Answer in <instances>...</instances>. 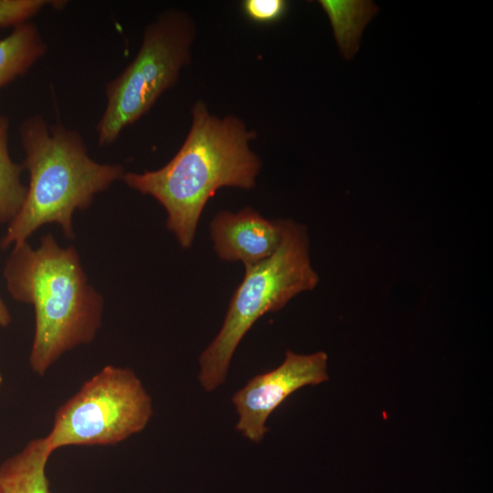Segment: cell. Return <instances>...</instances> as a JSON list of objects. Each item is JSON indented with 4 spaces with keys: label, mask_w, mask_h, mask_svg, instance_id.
<instances>
[{
    "label": "cell",
    "mask_w": 493,
    "mask_h": 493,
    "mask_svg": "<svg viewBox=\"0 0 493 493\" xmlns=\"http://www.w3.org/2000/svg\"><path fill=\"white\" fill-rule=\"evenodd\" d=\"M51 455L44 437L29 441L0 466V493H50L46 470Z\"/></svg>",
    "instance_id": "cell-9"
},
{
    "label": "cell",
    "mask_w": 493,
    "mask_h": 493,
    "mask_svg": "<svg viewBox=\"0 0 493 493\" xmlns=\"http://www.w3.org/2000/svg\"><path fill=\"white\" fill-rule=\"evenodd\" d=\"M152 402L130 368L107 365L56 412L44 437L52 453L71 446L118 444L142 431Z\"/></svg>",
    "instance_id": "cell-6"
},
{
    "label": "cell",
    "mask_w": 493,
    "mask_h": 493,
    "mask_svg": "<svg viewBox=\"0 0 493 493\" xmlns=\"http://www.w3.org/2000/svg\"><path fill=\"white\" fill-rule=\"evenodd\" d=\"M11 322L10 312L0 298V326L6 327Z\"/></svg>",
    "instance_id": "cell-15"
},
{
    "label": "cell",
    "mask_w": 493,
    "mask_h": 493,
    "mask_svg": "<svg viewBox=\"0 0 493 493\" xmlns=\"http://www.w3.org/2000/svg\"><path fill=\"white\" fill-rule=\"evenodd\" d=\"M24 167L16 163L8 151V120L0 115V223H9L25 200L26 187L21 182Z\"/></svg>",
    "instance_id": "cell-12"
},
{
    "label": "cell",
    "mask_w": 493,
    "mask_h": 493,
    "mask_svg": "<svg viewBox=\"0 0 493 493\" xmlns=\"http://www.w3.org/2000/svg\"><path fill=\"white\" fill-rule=\"evenodd\" d=\"M282 224L278 247L265 260L245 267L219 332L200 355L198 379L207 392L224 383L235 351L259 318L280 309L293 297L318 284L305 226L291 219Z\"/></svg>",
    "instance_id": "cell-4"
},
{
    "label": "cell",
    "mask_w": 493,
    "mask_h": 493,
    "mask_svg": "<svg viewBox=\"0 0 493 493\" xmlns=\"http://www.w3.org/2000/svg\"><path fill=\"white\" fill-rule=\"evenodd\" d=\"M4 277L12 298L34 308V372L44 375L64 353L94 340L103 299L89 283L73 246L61 247L52 235L36 248L26 241L15 245Z\"/></svg>",
    "instance_id": "cell-2"
},
{
    "label": "cell",
    "mask_w": 493,
    "mask_h": 493,
    "mask_svg": "<svg viewBox=\"0 0 493 493\" xmlns=\"http://www.w3.org/2000/svg\"><path fill=\"white\" fill-rule=\"evenodd\" d=\"M65 1L57 0H0V27L29 22L47 6L62 8Z\"/></svg>",
    "instance_id": "cell-13"
},
{
    "label": "cell",
    "mask_w": 493,
    "mask_h": 493,
    "mask_svg": "<svg viewBox=\"0 0 493 493\" xmlns=\"http://www.w3.org/2000/svg\"><path fill=\"white\" fill-rule=\"evenodd\" d=\"M47 50L37 26L26 22L0 38V89L26 73Z\"/></svg>",
    "instance_id": "cell-10"
},
{
    "label": "cell",
    "mask_w": 493,
    "mask_h": 493,
    "mask_svg": "<svg viewBox=\"0 0 493 493\" xmlns=\"http://www.w3.org/2000/svg\"><path fill=\"white\" fill-rule=\"evenodd\" d=\"M195 35L194 19L178 9L164 11L146 26L136 57L105 85L107 103L96 126L99 145L113 143L176 84L191 60Z\"/></svg>",
    "instance_id": "cell-5"
},
{
    "label": "cell",
    "mask_w": 493,
    "mask_h": 493,
    "mask_svg": "<svg viewBox=\"0 0 493 493\" xmlns=\"http://www.w3.org/2000/svg\"><path fill=\"white\" fill-rule=\"evenodd\" d=\"M282 221L268 220L251 207L236 213L221 211L209 225L214 249L224 261H240L245 267L255 265L278 247Z\"/></svg>",
    "instance_id": "cell-8"
},
{
    "label": "cell",
    "mask_w": 493,
    "mask_h": 493,
    "mask_svg": "<svg viewBox=\"0 0 493 493\" xmlns=\"http://www.w3.org/2000/svg\"><path fill=\"white\" fill-rule=\"evenodd\" d=\"M327 360L324 351L305 355L288 350L279 366L251 378L232 397L238 415L236 430L259 443L267 432V418L288 396L303 386L329 380Z\"/></svg>",
    "instance_id": "cell-7"
},
{
    "label": "cell",
    "mask_w": 493,
    "mask_h": 493,
    "mask_svg": "<svg viewBox=\"0 0 493 493\" xmlns=\"http://www.w3.org/2000/svg\"><path fill=\"white\" fill-rule=\"evenodd\" d=\"M241 6L246 17L258 24L276 23L288 10V3L285 0H245Z\"/></svg>",
    "instance_id": "cell-14"
},
{
    "label": "cell",
    "mask_w": 493,
    "mask_h": 493,
    "mask_svg": "<svg viewBox=\"0 0 493 493\" xmlns=\"http://www.w3.org/2000/svg\"><path fill=\"white\" fill-rule=\"evenodd\" d=\"M192 124L176 154L162 168L125 173L131 189L152 196L165 209L166 226L183 248L194 241L208 200L223 187L255 186L261 160L251 147L256 132L238 117H217L202 100L192 107Z\"/></svg>",
    "instance_id": "cell-1"
},
{
    "label": "cell",
    "mask_w": 493,
    "mask_h": 493,
    "mask_svg": "<svg viewBox=\"0 0 493 493\" xmlns=\"http://www.w3.org/2000/svg\"><path fill=\"white\" fill-rule=\"evenodd\" d=\"M334 31L336 41L346 58H351L359 47V39L365 25L377 12L368 1L320 0Z\"/></svg>",
    "instance_id": "cell-11"
},
{
    "label": "cell",
    "mask_w": 493,
    "mask_h": 493,
    "mask_svg": "<svg viewBox=\"0 0 493 493\" xmlns=\"http://www.w3.org/2000/svg\"><path fill=\"white\" fill-rule=\"evenodd\" d=\"M19 134L29 184L0 246L7 248L24 243L37 228L51 223L59 225L71 239L73 213L87 209L97 194L122 179L123 166L97 163L89 156L77 131L47 125L38 114L21 123Z\"/></svg>",
    "instance_id": "cell-3"
},
{
    "label": "cell",
    "mask_w": 493,
    "mask_h": 493,
    "mask_svg": "<svg viewBox=\"0 0 493 493\" xmlns=\"http://www.w3.org/2000/svg\"><path fill=\"white\" fill-rule=\"evenodd\" d=\"M1 383H2V375L0 373V384H1Z\"/></svg>",
    "instance_id": "cell-16"
}]
</instances>
